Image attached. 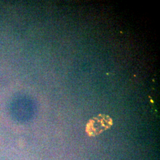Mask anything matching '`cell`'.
Masks as SVG:
<instances>
[{"label":"cell","mask_w":160,"mask_h":160,"mask_svg":"<svg viewBox=\"0 0 160 160\" xmlns=\"http://www.w3.org/2000/svg\"><path fill=\"white\" fill-rule=\"evenodd\" d=\"M111 125L112 120L110 118L101 115L94 118L88 123L87 130L91 134H97L106 129Z\"/></svg>","instance_id":"obj_1"}]
</instances>
